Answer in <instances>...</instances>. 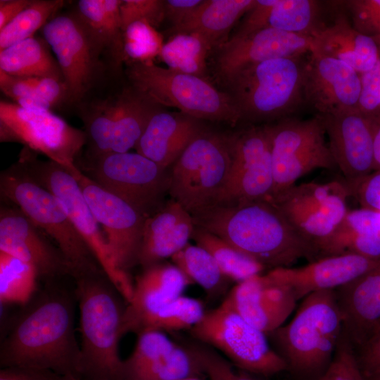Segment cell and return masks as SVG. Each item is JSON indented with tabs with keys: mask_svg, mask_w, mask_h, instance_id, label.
Here are the masks:
<instances>
[{
	"mask_svg": "<svg viewBox=\"0 0 380 380\" xmlns=\"http://www.w3.org/2000/svg\"><path fill=\"white\" fill-rule=\"evenodd\" d=\"M73 299L52 281L19 316L1 343L0 365L81 378Z\"/></svg>",
	"mask_w": 380,
	"mask_h": 380,
	"instance_id": "cell-1",
	"label": "cell"
},
{
	"mask_svg": "<svg viewBox=\"0 0 380 380\" xmlns=\"http://www.w3.org/2000/svg\"><path fill=\"white\" fill-rule=\"evenodd\" d=\"M195 226L222 239L270 270L319 258L315 245L296 231L270 200L218 203L191 214Z\"/></svg>",
	"mask_w": 380,
	"mask_h": 380,
	"instance_id": "cell-2",
	"label": "cell"
},
{
	"mask_svg": "<svg viewBox=\"0 0 380 380\" xmlns=\"http://www.w3.org/2000/svg\"><path fill=\"white\" fill-rule=\"evenodd\" d=\"M80 311L81 378L123 380L118 344L126 306L104 272L75 278ZM124 299V298H123Z\"/></svg>",
	"mask_w": 380,
	"mask_h": 380,
	"instance_id": "cell-3",
	"label": "cell"
},
{
	"mask_svg": "<svg viewBox=\"0 0 380 380\" xmlns=\"http://www.w3.org/2000/svg\"><path fill=\"white\" fill-rule=\"evenodd\" d=\"M343 330L336 290H327L305 297L293 319L270 334L288 369L316 378L330 364Z\"/></svg>",
	"mask_w": 380,
	"mask_h": 380,
	"instance_id": "cell-4",
	"label": "cell"
},
{
	"mask_svg": "<svg viewBox=\"0 0 380 380\" xmlns=\"http://www.w3.org/2000/svg\"><path fill=\"white\" fill-rule=\"evenodd\" d=\"M0 193L55 241L74 278L103 272L61 201L36 182L18 160L1 172Z\"/></svg>",
	"mask_w": 380,
	"mask_h": 380,
	"instance_id": "cell-5",
	"label": "cell"
},
{
	"mask_svg": "<svg viewBox=\"0 0 380 380\" xmlns=\"http://www.w3.org/2000/svg\"><path fill=\"white\" fill-rule=\"evenodd\" d=\"M298 58H277L250 65L227 82L241 120H283L305 103V65Z\"/></svg>",
	"mask_w": 380,
	"mask_h": 380,
	"instance_id": "cell-6",
	"label": "cell"
},
{
	"mask_svg": "<svg viewBox=\"0 0 380 380\" xmlns=\"http://www.w3.org/2000/svg\"><path fill=\"white\" fill-rule=\"evenodd\" d=\"M126 75L135 89L156 104L174 107L196 119L236 125L241 120L234 100L200 76L153 63L127 65Z\"/></svg>",
	"mask_w": 380,
	"mask_h": 380,
	"instance_id": "cell-7",
	"label": "cell"
},
{
	"mask_svg": "<svg viewBox=\"0 0 380 380\" xmlns=\"http://www.w3.org/2000/svg\"><path fill=\"white\" fill-rule=\"evenodd\" d=\"M233 135L202 131L170 168L169 196L192 214L215 204L229 178Z\"/></svg>",
	"mask_w": 380,
	"mask_h": 380,
	"instance_id": "cell-8",
	"label": "cell"
},
{
	"mask_svg": "<svg viewBox=\"0 0 380 380\" xmlns=\"http://www.w3.org/2000/svg\"><path fill=\"white\" fill-rule=\"evenodd\" d=\"M18 161L36 182L61 201L101 268L128 303L132 298L134 282L129 275L120 272L115 265L103 232L100 229L73 175L53 160L37 158L26 148L21 152Z\"/></svg>",
	"mask_w": 380,
	"mask_h": 380,
	"instance_id": "cell-9",
	"label": "cell"
},
{
	"mask_svg": "<svg viewBox=\"0 0 380 380\" xmlns=\"http://www.w3.org/2000/svg\"><path fill=\"white\" fill-rule=\"evenodd\" d=\"M156 105L132 85L105 98L84 99L77 108L89 148L96 153L134 148Z\"/></svg>",
	"mask_w": 380,
	"mask_h": 380,
	"instance_id": "cell-10",
	"label": "cell"
},
{
	"mask_svg": "<svg viewBox=\"0 0 380 380\" xmlns=\"http://www.w3.org/2000/svg\"><path fill=\"white\" fill-rule=\"evenodd\" d=\"M41 31L63 74L68 105L76 106L103 80V50L75 11L56 14Z\"/></svg>",
	"mask_w": 380,
	"mask_h": 380,
	"instance_id": "cell-11",
	"label": "cell"
},
{
	"mask_svg": "<svg viewBox=\"0 0 380 380\" xmlns=\"http://www.w3.org/2000/svg\"><path fill=\"white\" fill-rule=\"evenodd\" d=\"M189 332L199 343L219 350L245 372L270 376L288 370L284 359L270 348L266 334L223 301L206 310Z\"/></svg>",
	"mask_w": 380,
	"mask_h": 380,
	"instance_id": "cell-12",
	"label": "cell"
},
{
	"mask_svg": "<svg viewBox=\"0 0 380 380\" xmlns=\"http://www.w3.org/2000/svg\"><path fill=\"white\" fill-rule=\"evenodd\" d=\"M90 178L148 217L166 203L170 169L138 153L110 152L91 157Z\"/></svg>",
	"mask_w": 380,
	"mask_h": 380,
	"instance_id": "cell-13",
	"label": "cell"
},
{
	"mask_svg": "<svg viewBox=\"0 0 380 380\" xmlns=\"http://www.w3.org/2000/svg\"><path fill=\"white\" fill-rule=\"evenodd\" d=\"M0 141L18 142L71 170L86 144L84 131L70 125L52 111L25 109L0 101Z\"/></svg>",
	"mask_w": 380,
	"mask_h": 380,
	"instance_id": "cell-14",
	"label": "cell"
},
{
	"mask_svg": "<svg viewBox=\"0 0 380 380\" xmlns=\"http://www.w3.org/2000/svg\"><path fill=\"white\" fill-rule=\"evenodd\" d=\"M97 222L102 227L117 268L129 275L138 265L146 217L125 201L105 189L76 166L69 170Z\"/></svg>",
	"mask_w": 380,
	"mask_h": 380,
	"instance_id": "cell-15",
	"label": "cell"
},
{
	"mask_svg": "<svg viewBox=\"0 0 380 380\" xmlns=\"http://www.w3.org/2000/svg\"><path fill=\"white\" fill-rule=\"evenodd\" d=\"M348 196L350 194L346 181L308 182L295 184L270 201L296 231L317 246L335 231L345 217L348 211Z\"/></svg>",
	"mask_w": 380,
	"mask_h": 380,
	"instance_id": "cell-16",
	"label": "cell"
},
{
	"mask_svg": "<svg viewBox=\"0 0 380 380\" xmlns=\"http://www.w3.org/2000/svg\"><path fill=\"white\" fill-rule=\"evenodd\" d=\"M272 187L271 144L267 126L249 128L233 135L229 176L215 203L268 198Z\"/></svg>",
	"mask_w": 380,
	"mask_h": 380,
	"instance_id": "cell-17",
	"label": "cell"
},
{
	"mask_svg": "<svg viewBox=\"0 0 380 380\" xmlns=\"http://www.w3.org/2000/svg\"><path fill=\"white\" fill-rule=\"evenodd\" d=\"M336 167L347 184L373 171V122L358 109L319 115Z\"/></svg>",
	"mask_w": 380,
	"mask_h": 380,
	"instance_id": "cell-18",
	"label": "cell"
},
{
	"mask_svg": "<svg viewBox=\"0 0 380 380\" xmlns=\"http://www.w3.org/2000/svg\"><path fill=\"white\" fill-rule=\"evenodd\" d=\"M17 207L0 210V251L13 255L34 267L38 277L49 281L73 275L58 248L54 247Z\"/></svg>",
	"mask_w": 380,
	"mask_h": 380,
	"instance_id": "cell-19",
	"label": "cell"
},
{
	"mask_svg": "<svg viewBox=\"0 0 380 380\" xmlns=\"http://www.w3.org/2000/svg\"><path fill=\"white\" fill-rule=\"evenodd\" d=\"M311 36L267 27L249 34L232 37L220 47L216 58L219 75L228 82L250 65L284 57H299L310 52Z\"/></svg>",
	"mask_w": 380,
	"mask_h": 380,
	"instance_id": "cell-20",
	"label": "cell"
},
{
	"mask_svg": "<svg viewBox=\"0 0 380 380\" xmlns=\"http://www.w3.org/2000/svg\"><path fill=\"white\" fill-rule=\"evenodd\" d=\"M304 68L305 103L319 115L358 109L360 74L338 59L315 53Z\"/></svg>",
	"mask_w": 380,
	"mask_h": 380,
	"instance_id": "cell-21",
	"label": "cell"
},
{
	"mask_svg": "<svg viewBox=\"0 0 380 380\" xmlns=\"http://www.w3.org/2000/svg\"><path fill=\"white\" fill-rule=\"evenodd\" d=\"M296 301L291 289L268 272L237 283L223 300L265 334L282 326Z\"/></svg>",
	"mask_w": 380,
	"mask_h": 380,
	"instance_id": "cell-22",
	"label": "cell"
},
{
	"mask_svg": "<svg viewBox=\"0 0 380 380\" xmlns=\"http://www.w3.org/2000/svg\"><path fill=\"white\" fill-rule=\"evenodd\" d=\"M379 263L380 261L349 253L322 256L304 266L277 267L268 272L288 286L298 300L314 292L336 290Z\"/></svg>",
	"mask_w": 380,
	"mask_h": 380,
	"instance_id": "cell-23",
	"label": "cell"
},
{
	"mask_svg": "<svg viewBox=\"0 0 380 380\" xmlns=\"http://www.w3.org/2000/svg\"><path fill=\"white\" fill-rule=\"evenodd\" d=\"M191 284L173 263L160 262L143 268L135 279L132 298L125 308L122 335L134 333L144 319L182 296Z\"/></svg>",
	"mask_w": 380,
	"mask_h": 380,
	"instance_id": "cell-24",
	"label": "cell"
},
{
	"mask_svg": "<svg viewBox=\"0 0 380 380\" xmlns=\"http://www.w3.org/2000/svg\"><path fill=\"white\" fill-rule=\"evenodd\" d=\"M336 293L343 331L353 347H360L380 322V263Z\"/></svg>",
	"mask_w": 380,
	"mask_h": 380,
	"instance_id": "cell-25",
	"label": "cell"
},
{
	"mask_svg": "<svg viewBox=\"0 0 380 380\" xmlns=\"http://www.w3.org/2000/svg\"><path fill=\"white\" fill-rule=\"evenodd\" d=\"M194 229L191 214L177 201H166L146 219L138 265L145 268L171 258L189 243Z\"/></svg>",
	"mask_w": 380,
	"mask_h": 380,
	"instance_id": "cell-26",
	"label": "cell"
},
{
	"mask_svg": "<svg viewBox=\"0 0 380 380\" xmlns=\"http://www.w3.org/2000/svg\"><path fill=\"white\" fill-rule=\"evenodd\" d=\"M197 119L157 110L150 118L135 149L164 169H170L202 132Z\"/></svg>",
	"mask_w": 380,
	"mask_h": 380,
	"instance_id": "cell-27",
	"label": "cell"
},
{
	"mask_svg": "<svg viewBox=\"0 0 380 380\" xmlns=\"http://www.w3.org/2000/svg\"><path fill=\"white\" fill-rule=\"evenodd\" d=\"M320 4L313 0H256L232 36L239 37L270 27L311 36L318 25Z\"/></svg>",
	"mask_w": 380,
	"mask_h": 380,
	"instance_id": "cell-28",
	"label": "cell"
},
{
	"mask_svg": "<svg viewBox=\"0 0 380 380\" xmlns=\"http://www.w3.org/2000/svg\"><path fill=\"white\" fill-rule=\"evenodd\" d=\"M312 38L310 53L341 61L360 74L374 68L380 58L376 39L357 31L343 16L330 25L322 26Z\"/></svg>",
	"mask_w": 380,
	"mask_h": 380,
	"instance_id": "cell-29",
	"label": "cell"
},
{
	"mask_svg": "<svg viewBox=\"0 0 380 380\" xmlns=\"http://www.w3.org/2000/svg\"><path fill=\"white\" fill-rule=\"evenodd\" d=\"M121 0H80L74 10L101 45L115 71L124 63Z\"/></svg>",
	"mask_w": 380,
	"mask_h": 380,
	"instance_id": "cell-30",
	"label": "cell"
},
{
	"mask_svg": "<svg viewBox=\"0 0 380 380\" xmlns=\"http://www.w3.org/2000/svg\"><path fill=\"white\" fill-rule=\"evenodd\" d=\"M255 1L204 0L185 21L173 27L172 31L196 34L212 47L251 9Z\"/></svg>",
	"mask_w": 380,
	"mask_h": 380,
	"instance_id": "cell-31",
	"label": "cell"
},
{
	"mask_svg": "<svg viewBox=\"0 0 380 380\" xmlns=\"http://www.w3.org/2000/svg\"><path fill=\"white\" fill-rule=\"evenodd\" d=\"M267 126L270 139L272 165L326 144L325 130L318 115L308 120L287 118Z\"/></svg>",
	"mask_w": 380,
	"mask_h": 380,
	"instance_id": "cell-32",
	"label": "cell"
},
{
	"mask_svg": "<svg viewBox=\"0 0 380 380\" xmlns=\"http://www.w3.org/2000/svg\"><path fill=\"white\" fill-rule=\"evenodd\" d=\"M0 70L19 77H53L64 81L50 46L42 37H30L0 51Z\"/></svg>",
	"mask_w": 380,
	"mask_h": 380,
	"instance_id": "cell-33",
	"label": "cell"
},
{
	"mask_svg": "<svg viewBox=\"0 0 380 380\" xmlns=\"http://www.w3.org/2000/svg\"><path fill=\"white\" fill-rule=\"evenodd\" d=\"M170 259L193 284L201 286L210 298L218 297L227 289L231 280L204 248L188 243Z\"/></svg>",
	"mask_w": 380,
	"mask_h": 380,
	"instance_id": "cell-34",
	"label": "cell"
},
{
	"mask_svg": "<svg viewBox=\"0 0 380 380\" xmlns=\"http://www.w3.org/2000/svg\"><path fill=\"white\" fill-rule=\"evenodd\" d=\"M191 239L214 258L222 272L236 284L262 274L265 267L219 236L194 225Z\"/></svg>",
	"mask_w": 380,
	"mask_h": 380,
	"instance_id": "cell-35",
	"label": "cell"
},
{
	"mask_svg": "<svg viewBox=\"0 0 380 380\" xmlns=\"http://www.w3.org/2000/svg\"><path fill=\"white\" fill-rule=\"evenodd\" d=\"M210 49L196 34L177 33L164 44L160 57L169 69L201 77Z\"/></svg>",
	"mask_w": 380,
	"mask_h": 380,
	"instance_id": "cell-36",
	"label": "cell"
},
{
	"mask_svg": "<svg viewBox=\"0 0 380 380\" xmlns=\"http://www.w3.org/2000/svg\"><path fill=\"white\" fill-rule=\"evenodd\" d=\"M205 312L201 300L182 295L144 319L134 333L190 330L203 318Z\"/></svg>",
	"mask_w": 380,
	"mask_h": 380,
	"instance_id": "cell-37",
	"label": "cell"
},
{
	"mask_svg": "<svg viewBox=\"0 0 380 380\" xmlns=\"http://www.w3.org/2000/svg\"><path fill=\"white\" fill-rule=\"evenodd\" d=\"M38 274L32 265L0 251V300L1 304H27L36 290Z\"/></svg>",
	"mask_w": 380,
	"mask_h": 380,
	"instance_id": "cell-38",
	"label": "cell"
},
{
	"mask_svg": "<svg viewBox=\"0 0 380 380\" xmlns=\"http://www.w3.org/2000/svg\"><path fill=\"white\" fill-rule=\"evenodd\" d=\"M63 0H33L24 11L0 30V51L28 38L64 6Z\"/></svg>",
	"mask_w": 380,
	"mask_h": 380,
	"instance_id": "cell-39",
	"label": "cell"
},
{
	"mask_svg": "<svg viewBox=\"0 0 380 380\" xmlns=\"http://www.w3.org/2000/svg\"><path fill=\"white\" fill-rule=\"evenodd\" d=\"M203 375L201 361L194 345L176 343L170 352L132 380H180Z\"/></svg>",
	"mask_w": 380,
	"mask_h": 380,
	"instance_id": "cell-40",
	"label": "cell"
},
{
	"mask_svg": "<svg viewBox=\"0 0 380 380\" xmlns=\"http://www.w3.org/2000/svg\"><path fill=\"white\" fill-rule=\"evenodd\" d=\"M164 44L156 28L145 22H134L123 30L124 62L127 65L153 63Z\"/></svg>",
	"mask_w": 380,
	"mask_h": 380,
	"instance_id": "cell-41",
	"label": "cell"
},
{
	"mask_svg": "<svg viewBox=\"0 0 380 380\" xmlns=\"http://www.w3.org/2000/svg\"><path fill=\"white\" fill-rule=\"evenodd\" d=\"M137 336L133 352L123 360V380H132L170 352L176 344L162 331H146Z\"/></svg>",
	"mask_w": 380,
	"mask_h": 380,
	"instance_id": "cell-42",
	"label": "cell"
},
{
	"mask_svg": "<svg viewBox=\"0 0 380 380\" xmlns=\"http://www.w3.org/2000/svg\"><path fill=\"white\" fill-rule=\"evenodd\" d=\"M315 380H367L343 330L330 364Z\"/></svg>",
	"mask_w": 380,
	"mask_h": 380,
	"instance_id": "cell-43",
	"label": "cell"
},
{
	"mask_svg": "<svg viewBox=\"0 0 380 380\" xmlns=\"http://www.w3.org/2000/svg\"><path fill=\"white\" fill-rule=\"evenodd\" d=\"M355 236L380 237V212L365 208L348 210L338 227L323 241Z\"/></svg>",
	"mask_w": 380,
	"mask_h": 380,
	"instance_id": "cell-44",
	"label": "cell"
},
{
	"mask_svg": "<svg viewBox=\"0 0 380 380\" xmlns=\"http://www.w3.org/2000/svg\"><path fill=\"white\" fill-rule=\"evenodd\" d=\"M0 88L14 103L23 108L48 111L53 109L49 103L37 95L23 77L13 76L0 70Z\"/></svg>",
	"mask_w": 380,
	"mask_h": 380,
	"instance_id": "cell-45",
	"label": "cell"
},
{
	"mask_svg": "<svg viewBox=\"0 0 380 380\" xmlns=\"http://www.w3.org/2000/svg\"><path fill=\"white\" fill-rule=\"evenodd\" d=\"M120 15L123 30L137 21L147 23L156 28L165 18V1L121 0Z\"/></svg>",
	"mask_w": 380,
	"mask_h": 380,
	"instance_id": "cell-46",
	"label": "cell"
},
{
	"mask_svg": "<svg viewBox=\"0 0 380 380\" xmlns=\"http://www.w3.org/2000/svg\"><path fill=\"white\" fill-rule=\"evenodd\" d=\"M194 345L208 380H258L246 373L235 372L227 360L209 346L203 343Z\"/></svg>",
	"mask_w": 380,
	"mask_h": 380,
	"instance_id": "cell-47",
	"label": "cell"
},
{
	"mask_svg": "<svg viewBox=\"0 0 380 380\" xmlns=\"http://www.w3.org/2000/svg\"><path fill=\"white\" fill-rule=\"evenodd\" d=\"M353 27L360 32L380 37V0L347 1Z\"/></svg>",
	"mask_w": 380,
	"mask_h": 380,
	"instance_id": "cell-48",
	"label": "cell"
},
{
	"mask_svg": "<svg viewBox=\"0 0 380 380\" xmlns=\"http://www.w3.org/2000/svg\"><path fill=\"white\" fill-rule=\"evenodd\" d=\"M360 80L357 108L367 116H376L380 111V58L374 68L360 73Z\"/></svg>",
	"mask_w": 380,
	"mask_h": 380,
	"instance_id": "cell-49",
	"label": "cell"
},
{
	"mask_svg": "<svg viewBox=\"0 0 380 380\" xmlns=\"http://www.w3.org/2000/svg\"><path fill=\"white\" fill-rule=\"evenodd\" d=\"M350 196L362 205L380 212V170L371 172L362 179L347 184Z\"/></svg>",
	"mask_w": 380,
	"mask_h": 380,
	"instance_id": "cell-50",
	"label": "cell"
},
{
	"mask_svg": "<svg viewBox=\"0 0 380 380\" xmlns=\"http://www.w3.org/2000/svg\"><path fill=\"white\" fill-rule=\"evenodd\" d=\"M37 95L52 108L68 105V89L64 81L53 77H23Z\"/></svg>",
	"mask_w": 380,
	"mask_h": 380,
	"instance_id": "cell-51",
	"label": "cell"
},
{
	"mask_svg": "<svg viewBox=\"0 0 380 380\" xmlns=\"http://www.w3.org/2000/svg\"><path fill=\"white\" fill-rule=\"evenodd\" d=\"M358 348L356 357L365 377L380 374V331L373 334Z\"/></svg>",
	"mask_w": 380,
	"mask_h": 380,
	"instance_id": "cell-52",
	"label": "cell"
},
{
	"mask_svg": "<svg viewBox=\"0 0 380 380\" xmlns=\"http://www.w3.org/2000/svg\"><path fill=\"white\" fill-rule=\"evenodd\" d=\"M203 0H167L165 1V15L177 26L185 21L202 3Z\"/></svg>",
	"mask_w": 380,
	"mask_h": 380,
	"instance_id": "cell-53",
	"label": "cell"
},
{
	"mask_svg": "<svg viewBox=\"0 0 380 380\" xmlns=\"http://www.w3.org/2000/svg\"><path fill=\"white\" fill-rule=\"evenodd\" d=\"M61 376L53 372L8 367L0 371V380H59Z\"/></svg>",
	"mask_w": 380,
	"mask_h": 380,
	"instance_id": "cell-54",
	"label": "cell"
},
{
	"mask_svg": "<svg viewBox=\"0 0 380 380\" xmlns=\"http://www.w3.org/2000/svg\"><path fill=\"white\" fill-rule=\"evenodd\" d=\"M33 0H1L0 1V30L11 22Z\"/></svg>",
	"mask_w": 380,
	"mask_h": 380,
	"instance_id": "cell-55",
	"label": "cell"
},
{
	"mask_svg": "<svg viewBox=\"0 0 380 380\" xmlns=\"http://www.w3.org/2000/svg\"><path fill=\"white\" fill-rule=\"evenodd\" d=\"M373 122V171L380 170V117H371Z\"/></svg>",
	"mask_w": 380,
	"mask_h": 380,
	"instance_id": "cell-56",
	"label": "cell"
},
{
	"mask_svg": "<svg viewBox=\"0 0 380 380\" xmlns=\"http://www.w3.org/2000/svg\"><path fill=\"white\" fill-rule=\"evenodd\" d=\"M59 380H87V379L70 376H61Z\"/></svg>",
	"mask_w": 380,
	"mask_h": 380,
	"instance_id": "cell-57",
	"label": "cell"
},
{
	"mask_svg": "<svg viewBox=\"0 0 380 380\" xmlns=\"http://www.w3.org/2000/svg\"><path fill=\"white\" fill-rule=\"evenodd\" d=\"M180 380H205L202 376H190Z\"/></svg>",
	"mask_w": 380,
	"mask_h": 380,
	"instance_id": "cell-58",
	"label": "cell"
},
{
	"mask_svg": "<svg viewBox=\"0 0 380 380\" xmlns=\"http://www.w3.org/2000/svg\"><path fill=\"white\" fill-rule=\"evenodd\" d=\"M367 380H380V374L366 377Z\"/></svg>",
	"mask_w": 380,
	"mask_h": 380,
	"instance_id": "cell-59",
	"label": "cell"
},
{
	"mask_svg": "<svg viewBox=\"0 0 380 380\" xmlns=\"http://www.w3.org/2000/svg\"><path fill=\"white\" fill-rule=\"evenodd\" d=\"M380 331V322L379 323L376 329H375L374 332L373 334H374L375 332H377V331Z\"/></svg>",
	"mask_w": 380,
	"mask_h": 380,
	"instance_id": "cell-60",
	"label": "cell"
}]
</instances>
